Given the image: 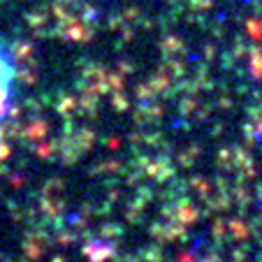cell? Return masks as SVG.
I'll list each match as a JSON object with an SVG mask.
<instances>
[{
	"instance_id": "obj_1",
	"label": "cell",
	"mask_w": 262,
	"mask_h": 262,
	"mask_svg": "<svg viewBox=\"0 0 262 262\" xmlns=\"http://www.w3.org/2000/svg\"><path fill=\"white\" fill-rule=\"evenodd\" d=\"M19 95V60L14 47L0 40V123L10 119Z\"/></svg>"
}]
</instances>
